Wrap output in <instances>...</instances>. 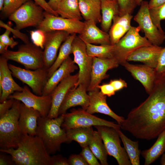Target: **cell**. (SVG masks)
I'll list each match as a JSON object with an SVG mask.
<instances>
[{
	"mask_svg": "<svg viewBox=\"0 0 165 165\" xmlns=\"http://www.w3.org/2000/svg\"><path fill=\"white\" fill-rule=\"evenodd\" d=\"M30 34L33 43L43 50L46 39V33L38 29L30 31Z\"/></svg>",
	"mask_w": 165,
	"mask_h": 165,
	"instance_id": "f35d334b",
	"label": "cell"
},
{
	"mask_svg": "<svg viewBox=\"0 0 165 165\" xmlns=\"http://www.w3.org/2000/svg\"><path fill=\"white\" fill-rule=\"evenodd\" d=\"M64 120L63 114L53 119L41 116L38 119L35 135L41 139L50 155L60 151L62 143L71 142L65 130L61 128Z\"/></svg>",
	"mask_w": 165,
	"mask_h": 165,
	"instance_id": "3957f363",
	"label": "cell"
},
{
	"mask_svg": "<svg viewBox=\"0 0 165 165\" xmlns=\"http://www.w3.org/2000/svg\"><path fill=\"white\" fill-rule=\"evenodd\" d=\"M56 12L63 18L79 20L82 19L79 0H61Z\"/></svg>",
	"mask_w": 165,
	"mask_h": 165,
	"instance_id": "f546056e",
	"label": "cell"
},
{
	"mask_svg": "<svg viewBox=\"0 0 165 165\" xmlns=\"http://www.w3.org/2000/svg\"><path fill=\"white\" fill-rule=\"evenodd\" d=\"M163 47L151 45L141 47L133 52L128 57L127 61L140 62L155 69Z\"/></svg>",
	"mask_w": 165,
	"mask_h": 165,
	"instance_id": "7402d4cb",
	"label": "cell"
},
{
	"mask_svg": "<svg viewBox=\"0 0 165 165\" xmlns=\"http://www.w3.org/2000/svg\"><path fill=\"white\" fill-rule=\"evenodd\" d=\"M114 87L116 92L127 87V84L125 80L121 78L111 79L109 82Z\"/></svg>",
	"mask_w": 165,
	"mask_h": 165,
	"instance_id": "7dc6e473",
	"label": "cell"
},
{
	"mask_svg": "<svg viewBox=\"0 0 165 165\" xmlns=\"http://www.w3.org/2000/svg\"><path fill=\"white\" fill-rule=\"evenodd\" d=\"M29 0H4L1 11L3 15L9 17Z\"/></svg>",
	"mask_w": 165,
	"mask_h": 165,
	"instance_id": "8d00e7d4",
	"label": "cell"
},
{
	"mask_svg": "<svg viewBox=\"0 0 165 165\" xmlns=\"http://www.w3.org/2000/svg\"><path fill=\"white\" fill-rule=\"evenodd\" d=\"M99 89L89 91V103L86 111L93 114L100 113L108 116L115 120L120 125L124 118L114 112L108 106L106 102L107 96L102 94Z\"/></svg>",
	"mask_w": 165,
	"mask_h": 165,
	"instance_id": "44dd1931",
	"label": "cell"
},
{
	"mask_svg": "<svg viewBox=\"0 0 165 165\" xmlns=\"http://www.w3.org/2000/svg\"><path fill=\"white\" fill-rule=\"evenodd\" d=\"M8 98L20 101L26 106L38 111L43 117H47L51 105V94L39 96L34 94L26 85L24 86L21 91L15 92Z\"/></svg>",
	"mask_w": 165,
	"mask_h": 165,
	"instance_id": "5bb4252c",
	"label": "cell"
},
{
	"mask_svg": "<svg viewBox=\"0 0 165 165\" xmlns=\"http://www.w3.org/2000/svg\"><path fill=\"white\" fill-rule=\"evenodd\" d=\"M137 6H140L143 0H134Z\"/></svg>",
	"mask_w": 165,
	"mask_h": 165,
	"instance_id": "6f0895ef",
	"label": "cell"
},
{
	"mask_svg": "<svg viewBox=\"0 0 165 165\" xmlns=\"http://www.w3.org/2000/svg\"><path fill=\"white\" fill-rule=\"evenodd\" d=\"M79 5L81 15L85 20H91L96 24L101 23V1L79 0Z\"/></svg>",
	"mask_w": 165,
	"mask_h": 165,
	"instance_id": "4316f807",
	"label": "cell"
},
{
	"mask_svg": "<svg viewBox=\"0 0 165 165\" xmlns=\"http://www.w3.org/2000/svg\"><path fill=\"white\" fill-rule=\"evenodd\" d=\"M141 30L138 26H132L118 42L113 45V57L119 65L122 66L127 61L129 55L137 49L152 45L145 36L140 35Z\"/></svg>",
	"mask_w": 165,
	"mask_h": 165,
	"instance_id": "8992f818",
	"label": "cell"
},
{
	"mask_svg": "<svg viewBox=\"0 0 165 165\" xmlns=\"http://www.w3.org/2000/svg\"><path fill=\"white\" fill-rule=\"evenodd\" d=\"M155 70L157 76L165 74V47H163Z\"/></svg>",
	"mask_w": 165,
	"mask_h": 165,
	"instance_id": "b9f144b4",
	"label": "cell"
},
{
	"mask_svg": "<svg viewBox=\"0 0 165 165\" xmlns=\"http://www.w3.org/2000/svg\"><path fill=\"white\" fill-rule=\"evenodd\" d=\"M80 154L89 165H100L97 158L92 152L88 146L82 148Z\"/></svg>",
	"mask_w": 165,
	"mask_h": 165,
	"instance_id": "ab89813d",
	"label": "cell"
},
{
	"mask_svg": "<svg viewBox=\"0 0 165 165\" xmlns=\"http://www.w3.org/2000/svg\"><path fill=\"white\" fill-rule=\"evenodd\" d=\"M133 17L132 14H129L122 16L117 15L114 17L108 33L111 45L117 43L131 28Z\"/></svg>",
	"mask_w": 165,
	"mask_h": 165,
	"instance_id": "484cf974",
	"label": "cell"
},
{
	"mask_svg": "<svg viewBox=\"0 0 165 165\" xmlns=\"http://www.w3.org/2000/svg\"><path fill=\"white\" fill-rule=\"evenodd\" d=\"M44 9L31 0L27 2L9 17L14 22V29L20 30L29 27L36 28L44 18Z\"/></svg>",
	"mask_w": 165,
	"mask_h": 165,
	"instance_id": "9c48e42d",
	"label": "cell"
},
{
	"mask_svg": "<svg viewBox=\"0 0 165 165\" xmlns=\"http://www.w3.org/2000/svg\"><path fill=\"white\" fill-rule=\"evenodd\" d=\"M70 165H89L80 154H72L68 159Z\"/></svg>",
	"mask_w": 165,
	"mask_h": 165,
	"instance_id": "f6af8a7d",
	"label": "cell"
},
{
	"mask_svg": "<svg viewBox=\"0 0 165 165\" xmlns=\"http://www.w3.org/2000/svg\"><path fill=\"white\" fill-rule=\"evenodd\" d=\"M65 130L69 140L71 142L76 141L82 148L88 146L94 131L92 127H77Z\"/></svg>",
	"mask_w": 165,
	"mask_h": 165,
	"instance_id": "1f68e13d",
	"label": "cell"
},
{
	"mask_svg": "<svg viewBox=\"0 0 165 165\" xmlns=\"http://www.w3.org/2000/svg\"><path fill=\"white\" fill-rule=\"evenodd\" d=\"M118 132L131 165H140V157L141 152L139 148L138 141L131 140L120 130H118Z\"/></svg>",
	"mask_w": 165,
	"mask_h": 165,
	"instance_id": "836d02e7",
	"label": "cell"
},
{
	"mask_svg": "<svg viewBox=\"0 0 165 165\" xmlns=\"http://www.w3.org/2000/svg\"><path fill=\"white\" fill-rule=\"evenodd\" d=\"M88 146L100 161L101 165H108L107 160L108 154L102 140L97 131H94Z\"/></svg>",
	"mask_w": 165,
	"mask_h": 165,
	"instance_id": "d6a6232c",
	"label": "cell"
},
{
	"mask_svg": "<svg viewBox=\"0 0 165 165\" xmlns=\"http://www.w3.org/2000/svg\"><path fill=\"white\" fill-rule=\"evenodd\" d=\"M143 85L148 94L152 91L157 75L155 69L145 64H134L126 61L122 65Z\"/></svg>",
	"mask_w": 165,
	"mask_h": 165,
	"instance_id": "ac0fdd59",
	"label": "cell"
},
{
	"mask_svg": "<svg viewBox=\"0 0 165 165\" xmlns=\"http://www.w3.org/2000/svg\"><path fill=\"white\" fill-rule=\"evenodd\" d=\"M79 79V73L70 75L62 80L55 87L50 94L52 103L50 109L47 117L53 119L59 116L60 106L68 92L74 87Z\"/></svg>",
	"mask_w": 165,
	"mask_h": 165,
	"instance_id": "2e32d148",
	"label": "cell"
},
{
	"mask_svg": "<svg viewBox=\"0 0 165 165\" xmlns=\"http://www.w3.org/2000/svg\"><path fill=\"white\" fill-rule=\"evenodd\" d=\"M0 151L10 155L16 165H52V156L36 135L25 134L16 148L0 149Z\"/></svg>",
	"mask_w": 165,
	"mask_h": 165,
	"instance_id": "7a4b0ae2",
	"label": "cell"
},
{
	"mask_svg": "<svg viewBox=\"0 0 165 165\" xmlns=\"http://www.w3.org/2000/svg\"><path fill=\"white\" fill-rule=\"evenodd\" d=\"M97 88L100 90L101 93L108 97H110L115 94L116 91L112 84L109 82L103 83L101 85H98Z\"/></svg>",
	"mask_w": 165,
	"mask_h": 165,
	"instance_id": "7bdbcfd3",
	"label": "cell"
},
{
	"mask_svg": "<svg viewBox=\"0 0 165 165\" xmlns=\"http://www.w3.org/2000/svg\"><path fill=\"white\" fill-rule=\"evenodd\" d=\"M87 88L83 85L79 84L76 87L70 89L67 93L59 111V115L66 113L70 108L80 106L86 110L89 103V97Z\"/></svg>",
	"mask_w": 165,
	"mask_h": 165,
	"instance_id": "d6986e66",
	"label": "cell"
},
{
	"mask_svg": "<svg viewBox=\"0 0 165 165\" xmlns=\"http://www.w3.org/2000/svg\"><path fill=\"white\" fill-rule=\"evenodd\" d=\"M53 159L52 165H70L68 159L62 155H57L52 156Z\"/></svg>",
	"mask_w": 165,
	"mask_h": 165,
	"instance_id": "681fc988",
	"label": "cell"
},
{
	"mask_svg": "<svg viewBox=\"0 0 165 165\" xmlns=\"http://www.w3.org/2000/svg\"><path fill=\"white\" fill-rule=\"evenodd\" d=\"M140 6L134 20L152 44L160 46L165 40V32L159 29L152 22L149 14L148 2L143 0Z\"/></svg>",
	"mask_w": 165,
	"mask_h": 165,
	"instance_id": "7c38bea8",
	"label": "cell"
},
{
	"mask_svg": "<svg viewBox=\"0 0 165 165\" xmlns=\"http://www.w3.org/2000/svg\"><path fill=\"white\" fill-rule=\"evenodd\" d=\"M119 7V15L132 14L137 6L134 0H117Z\"/></svg>",
	"mask_w": 165,
	"mask_h": 165,
	"instance_id": "74e56055",
	"label": "cell"
},
{
	"mask_svg": "<svg viewBox=\"0 0 165 165\" xmlns=\"http://www.w3.org/2000/svg\"><path fill=\"white\" fill-rule=\"evenodd\" d=\"M61 0H49L48 3L50 7L56 11Z\"/></svg>",
	"mask_w": 165,
	"mask_h": 165,
	"instance_id": "f5cc1de1",
	"label": "cell"
},
{
	"mask_svg": "<svg viewBox=\"0 0 165 165\" xmlns=\"http://www.w3.org/2000/svg\"><path fill=\"white\" fill-rule=\"evenodd\" d=\"M15 99L8 98L0 104V116L6 113L12 107Z\"/></svg>",
	"mask_w": 165,
	"mask_h": 165,
	"instance_id": "bcb514c9",
	"label": "cell"
},
{
	"mask_svg": "<svg viewBox=\"0 0 165 165\" xmlns=\"http://www.w3.org/2000/svg\"><path fill=\"white\" fill-rule=\"evenodd\" d=\"M3 154L1 153L0 154V165H11L15 164L12 160L11 156L10 157H9L6 155L4 154L3 152Z\"/></svg>",
	"mask_w": 165,
	"mask_h": 165,
	"instance_id": "f907efd6",
	"label": "cell"
},
{
	"mask_svg": "<svg viewBox=\"0 0 165 165\" xmlns=\"http://www.w3.org/2000/svg\"><path fill=\"white\" fill-rule=\"evenodd\" d=\"M78 68L69 56L48 79L43 88L42 95L50 94L57 85Z\"/></svg>",
	"mask_w": 165,
	"mask_h": 165,
	"instance_id": "603a6c76",
	"label": "cell"
},
{
	"mask_svg": "<svg viewBox=\"0 0 165 165\" xmlns=\"http://www.w3.org/2000/svg\"><path fill=\"white\" fill-rule=\"evenodd\" d=\"M11 32L9 30L6 29L5 32L0 36V42L13 49L18 45V42L9 37Z\"/></svg>",
	"mask_w": 165,
	"mask_h": 165,
	"instance_id": "60d3db41",
	"label": "cell"
},
{
	"mask_svg": "<svg viewBox=\"0 0 165 165\" xmlns=\"http://www.w3.org/2000/svg\"><path fill=\"white\" fill-rule=\"evenodd\" d=\"M64 120L61 127L65 130L77 127L105 126L120 130V125L101 119L82 108L73 109L69 113L63 114Z\"/></svg>",
	"mask_w": 165,
	"mask_h": 165,
	"instance_id": "52a82bcc",
	"label": "cell"
},
{
	"mask_svg": "<svg viewBox=\"0 0 165 165\" xmlns=\"http://www.w3.org/2000/svg\"><path fill=\"white\" fill-rule=\"evenodd\" d=\"M151 18L154 25L160 30H163L160 22L165 20V3L160 6L149 9Z\"/></svg>",
	"mask_w": 165,
	"mask_h": 165,
	"instance_id": "d590c367",
	"label": "cell"
},
{
	"mask_svg": "<svg viewBox=\"0 0 165 165\" xmlns=\"http://www.w3.org/2000/svg\"><path fill=\"white\" fill-rule=\"evenodd\" d=\"M13 76L30 87L34 93L42 95V91L48 79L47 69L45 67L30 70L8 64Z\"/></svg>",
	"mask_w": 165,
	"mask_h": 165,
	"instance_id": "8fae6325",
	"label": "cell"
},
{
	"mask_svg": "<svg viewBox=\"0 0 165 165\" xmlns=\"http://www.w3.org/2000/svg\"><path fill=\"white\" fill-rule=\"evenodd\" d=\"M100 0V1H101V0Z\"/></svg>",
	"mask_w": 165,
	"mask_h": 165,
	"instance_id": "680465c9",
	"label": "cell"
},
{
	"mask_svg": "<svg viewBox=\"0 0 165 165\" xmlns=\"http://www.w3.org/2000/svg\"><path fill=\"white\" fill-rule=\"evenodd\" d=\"M46 39L43 50L44 67L48 69L53 64L57 57V53L62 43L70 35L62 31L46 32Z\"/></svg>",
	"mask_w": 165,
	"mask_h": 165,
	"instance_id": "9a60e30c",
	"label": "cell"
},
{
	"mask_svg": "<svg viewBox=\"0 0 165 165\" xmlns=\"http://www.w3.org/2000/svg\"><path fill=\"white\" fill-rule=\"evenodd\" d=\"M20 104L15 100L12 108L0 116V149L16 148L24 135L18 124Z\"/></svg>",
	"mask_w": 165,
	"mask_h": 165,
	"instance_id": "277c9868",
	"label": "cell"
},
{
	"mask_svg": "<svg viewBox=\"0 0 165 165\" xmlns=\"http://www.w3.org/2000/svg\"><path fill=\"white\" fill-rule=\"evenodd\" d=\"M85 26L84 22L56 16L44 11V18L37 28L45 32L62 31L70 34H79L83 31Z\"/></svg>",
	"mask_w": 165,
	"mask_h": 165,
	"instance_id": "4fadbf2b",
	"label": "cell"
},
{
	"mask_svg": "<svg viewBox=\"0 0 165 165\" xmlns=\"http://www.w3.org/2000/svg\"><path fill=\"white\" fill-rule=\"evenodd\" d=\"M8 60L0 57V102L2 103L16 91H21L23 87L14 80L12 72L9 68Z\"/></svg>",
	"mask_w": 165,
	"mask_h": 165,
	"instance_id": "ffe728a7",
	"label": "cell"
},
{
	"mask_svg": "<svg viewBox=\"0 0 165 165\" xmlns=\"http://www.w3.org/2000/svg\"><path fill=\"white\" fill-rule=\"evenodd\" d=\"M85 43L86 51L89 56L101 59L114 58L113 54V45H100L96 46L91 44Z\"/></svg>",
	"mask_w": 165,
	"mask_h": 165,
	"instance_id": "e575fe53",
	"label": "cell"
},
{
	"mask_svg": "<svg viewBox=\"0 0 165 165\" xmlns=\"http://www.w3.org/2000/svg\"><path fill=\"white\" fill-rule=\"evenodd\" d=\"M4 0H0V10L2 11V9Z\"/></svg>",
	"mask_w": 165,
	"mask_h": 165,
	"instance_id": "9f6ffc18",
	"label": "cell"
},
{
	"mask_svg": "<svg viewBox=\"0 0 165 165\" xmlns=\"http://www.w3.org/2000/svg\"><path fill=\"white\" fill-rule=\"evenodd\" d=\"M157 137L155 143L150 148L141 152L145 159L144 165L151 164L165 152V129Z\"/></svg>",
	"mask_w": 165,
	"mask_h": 165,
	"instance_id": "f1b7e54d",
	"label": "cell"
},
{
	"mask_svg": "<svg viewBox=\"0 0 165 165\" xmlns=\"http://www.w3.org/2000/svg\"><path fill=\"white\" fill-rule=\"evenodd\" d=\"M73 61L79 69L78 80L74 88L81 84L87 88L90 80L93 57L87 54L86 43L76 35L72 46Z\"/></svg>",
	"mask_w": 165,
	"mask_h": 165,
	"instance_id": "30bf717a",
	"label": "cell"
},
{
	"mask_svg": "<svg viewBox=\"0 0 165 165\" xmlns=\"http://www.w3.org/2000/svg\"><path fill=\"white\" fill-rule=\"evenodd\" d=\"M36 4L41 6L44 10L50 14L56 16L59 15L56 11L53 10L49 6L45 0H34Z\"/></svg>",
	"mask_w": 165,
	"mask_h": 165,
	"instance_id": "c3c4849f",
	"label": "cell"
},
{
	"mask_svg": "<svg viewBox=\"0 0 165 165\" xmlns=\"http://www.w3.org/2000/svg\"><path fill=\"white\" fill-rule=\"evenodd\" d=\"M85 26L79 37L84 42L90 44L111 45L108 33L100 29L95 22L85 20Z\"/></svg>",
	"mask_w": 165,
	"mask_h": 165,
	"instance_id": "d4e9b609",
	"label": "cell"
},
{
	"mask_svg": "<svg viewBox=\"0 0 165 165\" xmlns=\"http://www.w3.org/2000/svg\"><path fill=\"white\" fill-rule=\"evenodd\" d=\"M40 116L38 111L21 103L18 124L22 133L24 134L35 136L38 119Z\"/></svg>",
	"mask_w": 165,
	"mask_h": 165,
	"instance_id": "cb8c5ba5",
	"label": "cell"
},
{
	"mask_svg": "<svg viewBox=\"0 0 165 165\" xmlns=\"http://www.w3.org/2000/svg\"><path fill=\"white\" fill-rule=\"evenodd\" d=\"M8 46L0 42V53L2 54L7 50Z\"/></svg>",
	"mask_w": 165,
	"mask_h": 165,
	"instance_id": "db71d44e",
	"label": "cell"
},
{
	"mask_svg": "<svg viewBox=\"0 0 165 165\" xmlns=\"http://www.w3.org/2000/svg\"><path fill=\"white\" fill-rule=\"evenodd\" d=\"M165 3V0H150L148 2L149 9L160 6Z\"/></svg>",
	"mask_w": 165,
	"mask_h": 165,
	"instance_id": "816d5d0a",
	"label": "cell"
},
{
	"mask_svg": "<svg viewBox=\"0 0 165 165\" xmlns=\"http://www.w3.org/2000/svg\"><path fill=\"white\" fill-rule=\"evenodd\" d=\"M101 29L108 33L112 26L114 17L119 14V7L117 0H101Z\"/></svg>",
	"mask_w": 165,
	"mask_h": 165,
	"instance_id": "83f0119b",
	"label": "cell"
},
{
	"mask_svg": "<svg viewBox=\"0 0 165 165\" xmlns=\"http://www.w3.org/2000/svg\"><path fill=\"white\" fill-rule=\"evenodd\" d=\"M1 56L21 64L26 69L44 67L43 49L30 42L19 46L16 51L7 50Z\"/></svg>",
	"mask_w": 165,
	"mask_h": 165,
	"instance_id": "5b68a950",
	"label": "cell"
},
{
	"mask_svg": "<svg viewBox=\"0 0 165 165\" xmlns=\"http://www.w3.org/2000/svg\"><path fill=\"white\" fill-rule=\"evenodd\" d=\"M160 163L161 165H165V153H164L162 155Z\"/></svg>",
	"mask_w": 165,
	"mask_h": 165,
	"instance_id": "11a10c76",
	"label": "cell"
},
{
	"mask_svg": "<svg viewBox=\"0 0 165 165\" xmlns=\"http://www.w3.org/2000/svg\"><path fill=\"white\" fill-rule=\"evenodd\" d=\"M120 126L135 138L148 141L165 129V74L157 76L148 96L129 112Z\"/></svg>",
	"mask_w": 165,
	"mask_h": 165,
	"instance_id": "6da1fadb",
	"label": "cell"
},
{
	"mask_svg": "<svg viewBox=\"0 0 165 165\" xmlns=\"http://www.w3.org/2000/svg\"><path fill=\"white\" fill-rule=\"evenodd\" d=\"M0 27H3L6 29H8L10 31L12 32L13 34L15 35V36L18 37L20 38L24 43H27L29 42L28 38L27 36L24 34L20 32L19 31L15 29H13L12 28L10 27L8 25L5 24L2 20L0 21Z\"/></svg>",
	"mask_w": 165,
	"mask_h": 165,
	"instance_id": "ee69618b",
	"label": "cell"
},
{
	"mask_svg": "<svg viewBox=\"0 0 165 165\" xmlns=\"http://www.w3.org/2000/svg\"><path fill=\"white\" fill-rule=\"evenodd\" d=\"M76 35V34L69 35L61 46L56 59L52 65L47 69L48 78L69 56L70 54L72 53V44Z\"/></svg>",
	"mask_w": 165,
	"mask_h": 165,
	"instance_id": "4dcf8cb0",
	"label": "cell"
},
{
	"mask_svg": "<svg viewBox=\"0 0 165 165\" xmlns=\"http://www.w3.org/2000/svg\"><path fill=\"white\" fill-rule=\"evenodd\" d=\"M94 127L102 140L108 155L114 158L119 165H131L124 148L121 145L119 130L105 126Z\"/></svg>",
	"mask_w": 165,
	"mask_h": 165,
	"instance_id": "ba28073f",
	"label": "cell"
},
{
	"mask_svg": "<svg viewBox=\"0 0 165 165\" xmlns=\"http://www.w3.org/2000/svg\"><path fill=\"white\" fill-rule=\"evenodd\" d=\"M119 65L114 58L101 59L93 57L90 80L87 91L98 89L97 87L101 81L108 77L109 75L106 74L107 71L117 68Z\"/></svg>",
	"mask_w": 165,
	"mask_h": 165,
	"instance_id": "e0dca14e",
	"label": "cell"
}]
</instances>
